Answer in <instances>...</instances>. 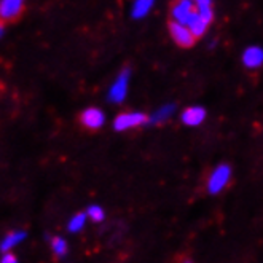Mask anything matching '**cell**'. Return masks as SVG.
<instances>
[{"label":"cell","instance_id":"15","mask_svg":"<svg viewBox=\"0 0 263 263\" xmlns=\"http://www.w3.org/2000/svg\"><path fill=\"white\" fill-rule=\"evenodd\" d=\"M85 222H86V215L85 214H77L69 222V230L72 231V233H77V231H80L85 227Z\"/></svg>","mask_w":263,"mask_h":263},{"label":"cell","instance_id":"10","mask_svg":"<svg viewBox=\"0 0 263 263\" xmlns=\"http://www.w3.org/2000/svg\"><path fill=\"white\" fill-rule=\"evenodd\" d=\"M195 11L198 16L206 21L208 24L212 23L214 20V10H212V4L209 2V0H198V2H195Z\"/></svg>","mask_w":263,"mask_h":263},{"label":"cell","instance_id":"5","mask_svg":"<svg viewBox=\"0 0 263 263\" xmlns=\"http://www.w3.org/2000/svg\"><path fill=\"white\" fill-rule=\"evenodd\" d=\"M129 77H131L129 69H125V70L120 72V75L117 77V80L114 82V85L109 91V99L112 102H121L123 99H125L126 91H128Z\"/></svg>","mask_w":263,"mask_h":263},{"label":"cell","instance_id":"12","mask_svg":"<svg viewBox=\"0 0 263 263\" xmlns=\"http://www.w3.org/2000/svg\"><path fill=\"white\" fill-rule=\"evenodd\" d=\"M24 238H26V233H24V231H13V233L7 235V238L2 241L0 247H2V251H10V249H13V247L16 246V244H20Z\"/></svg>","mask_w":263,"mask_h":263},{"label":"cell","instance_id":"4","mask_svg":"<svg viewBox=\"0 0 263 263\" xmlns=\"http://www.w3.org/2000/svg\"><path fill=\"white\" fill-rule=\"evenodd\" d=\"M147 121V115L142 112H128V114H121L115 118L114 121V128L117 131H128L131 128L141 126Z\"/></svg>","mask_w":263,"mask_h":263},{"label":"cell","instance_id":"17","mask_svg":"<svg viewBox=\"0 0 263 263\" xmlns=\"http://www.w3.org/2000/svg\"><path fill=\"white\" fill-rule=\"evenodd\" d=\"M88 217L95 222H102L104 220V211L99 206H89L88 208Z\"/></svg>","mask_w":263,"mask_h":263},{"label":"cell","instance_id":"3","mask_svg":"<svg viewBox=\"0 0 263 263\" xmlns=\"http://www.w3.org/2000/svg\"><path fill=\"white\" fill-rule=\"evenodd\" d=\"M169 34H171L173 40L182 46V48H190L195 43V35L190 32V29L187 26H182L179 23H174V21H169Z\"/></svg>","mask_w":263,"mask_h":263},{"label":"cell","instance_id":"14","mask_svg":"<svg viewBox=\"0 0 263 263\" xmlns=\"http://www.w3.org/2000/svg\"><path fill=\"white\" fill-rule=\"evenodd\" d=\"M173 112H174V105H164V107H161L160 110H157L152 115L150 121L152 123H163L164 120H167L169 117H171Z\"/></svg>","mask_w":263,"mask_h":263},{"label":"cell","instance_id":"1","mask_svg":"<svg viewBox=\"0 0 263 263\" xmlns=\"http://www.w3.org/2000/svg\"><path fill=\"white\" fill-rule=\"evenodd\" d=\"M230 177H231V167L228 164H219L208 179V192L211 195L220 193L228 185Z\"/></svg>","mask_w":263,"mask_h":263},{"label":"cell","instance_id":"2","mask_svg":"<svg viewBox=\"0 0 263 263\" xmlns=\"http://www.w3.org/2000/svg\"><path fill=\"white\" fill-rule=\"evenodd\" d=\"M195 4L190 0H179L171 8V18L174 23H179L182 26H187L190 20L195 16Z\"/></svg>","mask_w":263,"mask_h":263},{"label":"cell","instance_id":"9","mask_svg":"<svg viewBox=\"0 0 263 263\" xmlns=\"http://www.w3.org/2000/svg\"><path fill=\"white\" fill-rule=\"evenodd\" d=\"M23 11V2L20 0H4L0 2V18L13 20Z\"/></svg>","mask_w":263,"mask_h":263},{"label":"cell","instance_id":"16","mask_svg":"<svg viewBox=\"0 0 263 263\" xmlns=\"http://www.w3.org/2000/svg\"><path fill=\"white\" fill-rule=\"evenodd\" d=\"M51 247H53L54 254L59 255V257H64L66 252H67V242L63 238H54L51 241Z\"/></svg>","mask_w":263,"mask_h":263},{"label":"cell","instance_id":"19","mask_svg":"<svg viewBox=\"0 0 263 263\" xmlns=\"http://www.w3.org/2000/svg\"><path fill=\"white\" fill-rule=\"evenodd\" d=\"M2 34H4V27L0 26V37H2Z\"/></svg>","mask_w":263,"mask_h":263},{"label":"cell","instance_id":"18","mask_svg":"<svg viewBox=\"0 0 263 263\" xmlns=\"http://www.w3.org/2000/svg\"><path fill=\"white\" fill-rule=\"evenodd\" d=\"M0 263H18V260L13 254H7L2 260H0Z\"/></svg>","mask_w":263,"mask_h":263},{"label":"cell","instance_id":"11","mask_svg":"<svg viewBox=\"0 0 263 263\" xmlns=\"http://www.w3.org/2000/svg\"><path fill=\"white\" fill-rule=\"evenodd\" d=\"M208 26H209V24H208L206 21L201 20L196 13H195V16L190 20V23L187 24V27L190 29V32L195 35V39L203 37V35L206 34V30H208Z\"/></svg>","mask_w":263,"mask_h":263},{"label":"cell","instance_id":"7","mask_svg":"<svg viewBox=\"0 0 263 263\" xmlns=\"http://www.w3.org/2000/svg\"><path fill=\"white\" fill-rule=\"evenodd\" d=\"M242 64L247 69H258L263 64V48H260V46H247L242 53Z\"/></svg>","mask_w":263,"mask_h":263},{"label":"cell","instance_id":"13","mask_svg":"<svg viewBox=\"0 0 263 263\" xmlns=\"http://www.w3.org/2000/svg\"><path fill=\"white\" fill-rule=\"evenodd\" d=\"M152 7H153L152 0H139V2H136L133 7V18L141 20V18L147 16Z\"/></svg>","mask_w":263,"mask_h":263},{"label":"cell","instance_id":"6","mask_svg":"<svg viewBox=\"0 0 263 263\" xmlns=\"http://www.w3.org/2000/svg\"><path fill=\"white\" fill-rule=\"evenodd\" d=\"M80 121L88 129H99L104 125L105 115L102 114V110L96 109V107H91V109L83 110V114L80 115Z\"/></svg>","mask_w":263,"mask_h":263},{"label":"cell","instance_id":"8","mask_svg":"<svg viewBox=\"0 0 263 263\" xmlns=\"http://www.w3.org/2000/svg\"><path fill=\"white\" fill-rule=\"evenodd\" d=\"M206 118V110L203 107H189L182 114V123L187 126H198Z\"/></svg>","mask_w":263,"mask_h":263}]
</instances>
